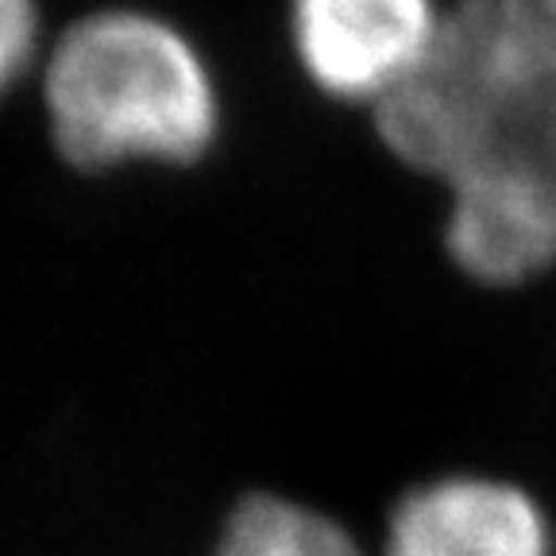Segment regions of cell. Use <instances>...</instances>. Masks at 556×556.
Returning a JSON list of instances; mask_svg holds the SVG:
<instances>
[{
  "instance_id": "obj_5",
  "label": "cell",
  "mask_w": 556,
  "mask_h": 556,
  "mask_svg": "<svg viewBox=\"0 0 556 556\" xmlns=\"http://www.w3.org/2000/svg\"><path fill=\"white\" fill-rule=\"evenodd\" d=\"M35 0H0V93L27 70L35 51Z\"/></svg>"
},
{
  "instance_id": "obj_1",
  "label": "cell",
  "mask_w": 556,
  "mask_h": 556,
  "mask_svg": "<svg viewBox=\"0 0 556 556\" xmlns=\"http://www.w3.org/2000/svg\"><path fill=\"white\" fill-rule=\"evenodd\" d=\"M382 151L441 190V252L483 290L556 270V39L503 0H452L421 66L371 113Z\"/></svg>"
},
{
  "instance_id": "obj_3",
  "label": "cell",
  "mask_w": 556,
  "mask_h": 556,
  "mask_svg": "<svg viewBox=\"0 0 556 556\" xmlns=\"http://www.w3.org/2000/svg\"><path fill=\"white\" fill-rule=\"evenodd\" d=\"M452 0H290L298 70L321 97L375 113L421 66Z\"/></svg>"
},
{
  "instance_id": "obj_4",
  "label": "cell",
  "mask_w": 556,
  "mask_h": 556,
  "mask_svg": "<svg viewBox=\"0 0 556 556\" xmlns=\"http://www.w3.org/2000/svg\"><path fill=\"white\" fill-rule=\"evenodd\" d=\"M553 518L518 479L441 471L391 503L379 556H553Z\"/></svg>"
},
{
  "instance_id": "obj_2",
  "label": "cell",
  "mask_w": 556,
  "mask_h": 556,
  "mask_svg": "<svg viewBox=\"0 0 556 556\" xmlns=\"http://www.w3.org/2000/svg\"><path fill=\"white\" fill-rule=\"evenodd\" d=\"M43 89L54 143L86 170L131 159L193 163L217 143L213 70L182 31L143 12H101L70 27Z\"/></svg>"
},
{
  "instance_id": "obj_6",
  "label": "cell",
  "mask_w": 556,
  "mask_h": 556,
  "mask_svg": "<svg viewBox=\"0 0 556 556\" xmlns=\"http://www.w3.org/2000/svg\"><path fill=\"white\" fill-rule=\"evenodd\" d=\"M503 4L530 27H538L541 35L556 39V0H503Z\"/></svg>"
}]
</instances>
